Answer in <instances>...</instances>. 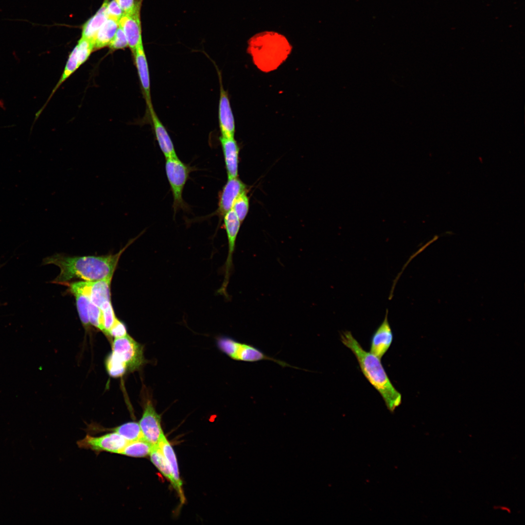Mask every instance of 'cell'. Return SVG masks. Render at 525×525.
Wrapping results in <instances>:
<instances>
[{
    "mask_svg": "<svg viewBox=\"0 0 525 525\" xmlns=\"http://www.w3.org/2000/svg\"><path fill=\"white\" fill-rule=\"evenodd\" d=\"M112 278L95 281H80L69 284L70 292L76 291L88 297L100 308L111 301L110 283Z\"/></svg>",
    "mask_w": 525,
    "mask_h": 525,
    "instance_id": "52a82bcc",
    "label": "cell"
},
{
    "mask_svg": "<svg viewBox=\"0 0 525 525\" xmlns=\"http://www.w3.org/2000/svg\"><path fill=\"white\" fill-rule=\"evenodd\" d=\"M149 455L154 465L172 483V478L167 462L158 445L152 446Z\"/></svg>",
    "mask_w": 525,
    "mask_h": 525,
    "instance_id": "cb8c5ba5",
    "label": "cell"
},
{
    "mask_svg": "<svg viewBox=\"0 0 525 525\" xmlns=\"http://www.w3.org/2000/svg\"><path fill=\"white\" fill-rule=\"evenodd\" d=\"M88 313L89 323L103 331L102 310L99 307L89 301Z\"/></svg>",
    "mask_w": 525,
    "mask_h": 525,
    "instance_id": "f546056e",
    "label": "cell"
},
{
    "mask_svg": "<svg viewBox=\"0 0 525 525\" xmlns=\"http://www.w3.org/2000/svg\"><path fill=\"white\" fill-rule=\"evenodd\" d=\"M223 152L228 178L238 177L239 153L240 148L237 141L233 138L220 136L219 138Z\"/></svg>",
    "mask_w": 525,
    "mask_h": 525,
    "instance_id": "ac0fdd59",
    "label": "cell"
},
{
    "mask_svg": "<svg viewBox=\"0 0 525 525\" xmlns=\"http://www.w3.org/2000/svg\"><path fill=\"white\" fill-rule=\"evenodd\" d=\"M75 48L80 67L88 60L94 50V43L91 40L81 37Z\"/></svg>",
    "mask_w": 525,
    "mask_h": 525,
    "instance_id": "4316f807",
    "label": "cell"
},
{
    "mask_svg": "<svg viewBox=\"0 0 525 525\" xmlns=\"http://www.w3.org/2000/svg\"><path fill=\"white\" fill-rule=\"evenodd\" d=\"M219 349L231 359L246 362L262 360L274 362L283 368L290 367L300 369L286 362L270 356L253 345L239 342L231 337L221 336L217 340Z\"/></svg>",
    "mask_w": 525,
    "mask_h": 525,
    "instance_id": "277c9868",
    "label": "cell"
},
{
    "mask_svg": "<svg viewBox=\"0 0 525 525\" xmlns=\"http://www.w3.org/2000/svg\"><path fill=\"white\" fill-rule=\"evenodd\" d=\"M248 51L256 65L263 62H282L290 53L291 46L282 35L274 31H263L248 40Z\"/></svg>",
    "mask_w": 525,
    "mask_h": 525,
    "instance_id": "3957f363",
    "label": "cell"
},
{
    "mask_svg": "<svg viewBox=\"0 0 525 525\" xmlns=\"http://www.w3.org/2000/svg\"><path fill=\"white\" fill-rule=\"evenodd\" d=\"M217 69L220 83V96L218 106V120L221 136L228 138H234L235 123L230 104L228 94L224 88L222 75Z\"/></svg>",
    "mask_w": 525,
    "mask_h": 525,
    "instance_id": "7c38bea8",
    "label": "cell"
},
{
    "mask_svg": "<svg viewBox=\"0 0 525 525\" xmlns=\"http://www.w3.org/2000/svg\"><path fill=\"white\" fill-rule=\"evenodd\" d=\"M165 171L173 196L175 214L180 209L187 208L183 197V191L191 172V168L178 158H166Z\"/></svg>",
    "mask_w": 525,
    "mask_h": 525,
    "instance_id": "5b68a950",
    "label": "cell"
},
{
    "mask_svg": "<svg viewBox=\"0 0 525 525\" xmlns=\"http://www.w3.org/2000/svg\"><path fill=\"white\" fill-rule=\"evenodd\" d=\"M139 425L144 439L152 446L158 445L164 434L161 425L160 416L157 413L151 400L146 401Z\"/></svg>",
    "mask_w": 525,
    "mask_h": 525,
    "instance_id": "30bf717a",
    "label": "cell"
},
{
    "mask_svg": "<svg viewBox=\"0 0 525 525\" xmlns=\"http://www.w3.org/2000/svg\"><path fill=\"white\" fill-rule=\"evenodd\" d=\"M137 238L115 254L103 256H68L55 254L43 260L44 264H52L58 266L60 272L52 282L66 284L78 279L87 281H95L112 278L119 260L125 249Z\"/></svg>",
    "mask_w": 525,
    "mask_h": 525,
    "instance_id": "6da1fadb",
    "label": "cell"
},
{
    "mask_svg": "<svg viewBox=\"0 0 525 525\" xmlns=\"http://www.w3.org/2000/svg\"><path fill=\"white\" fill-rule=\"evenodd\" d=\"M152 446L144 439L128 442L120 454L135 457H145L150 454Z\"/></svg>",
    "mask_w": 525,
    "mask_h": 525,
    "instance_id": "7402d4cb",
    "label": "cell"
},
{
    "mask_svg": "<svg viewBox=\"0 0 525 525\" xmlns=\"http://www.w3.org/2000/svg\"><path fill=\"white\" fill-rule=\"evenodd\" d=\"M143 0H139L134 10L129 14H123L119 21V25L122 29L132 52L142 43L140 9Z\"/></svg>",
    "mask_w": 525,
    "mask_h": 525,
    "instance_id": "8fae6325",
    "label": "cell"
},
{
    "mask_svg": "<svg viewBox=\"0 0 525 525\" xmlns=\"http://www.w3.org/2000/svg\"><path fill=\"white\" fill-rule=\"evenodd\" d=\"M79 67L78 59L76 54V49L75 47L71 51L68 60L67 61L65 67L62 73V74L56 85L55 87L53 88L50 96L49 97L47 102L45 104L44 106L41 108L38 112H37L35 115V119L36 120L38 117L39 116L41 112L43 111L46 106V104L48 103L51 97L54 93L57 88L61 86V85L68 78H69L77 69Z\"/></svg>",
    "mask_w": 525,
    "mask_h": 525,
    "instance_id": "44dd1931",
    "label": "cell"
},
{
    "mask_svg": "<svg viewBox=\"0 0 525 525\" xmlns=\"http://www.w3.org/2000/svg\"><path fill=\"white\" fill-rule=\"evenodd\" d=\"M105 367L109 375L115 378L122 376L127 371L125 364L112 352L105 360Z\"/></svg>",
    "mask_w": 525,
    "mask_h": 525,
    "instance_id": "d4e9b609",
    "label": "cell"
},
{
    "mask_svg": "<svg viewBox=\"0 0 525 525\" xmlns=\"http://www.w3.org/2000/svg\"><path fill=\"white\" fill-rule=\"evenodd\" d=\"M119 26V22L107 18L97 32L94 39V50L108 46Z\"/></svg>",
    "mask_w": 525,
    "mask_h": 525,
    "instance_id": "ffe728a7",
    "label": "cell"
},
{
    "mask_svg": "<svg viewBox=\"0 0 525 525\" xmlns=\"http://www.w3.org/2000/svg\"><path fill=\"white\" fill-rule=\"evenodd\" d=\"M112 352L125 364L128 371L139 369L146 363L143 347L128 334L114 339Z\"/></svg>",
    "mask_w": 525,
    "mask_h": 525,
    "instance_id": "8992f818",
    "label": "cell"
},
{
    "mask_svg": "<svg viewBox=\"0 0 525 525\" xmlns=\"http://www.w3.org/2000/svg\"><path fill=\"white\" fill-rule=\"evenodd\" d=\"M249 198L246 191L242 193L235 200L232 210L242 223L245 218L249 210Z\"/></svg>",
    "mask_w": 525,
    "mask_h": 525,
    "instance_id": "83f0119b",
    "label": "cell"
},
{
    "mask_svg": "<svg viewBox=\"0 0 525 525\" xmlns=\"http://www.w3.org/2000/svg\"><path fill=\"white\" fill-rule=\"evenodd\" d=\"M103 315V331L107 333L117 319L111 301L100 308Z\"/></svg>",
    "mask_w": 525,
    "mask_h": 525,
    "instance_id": "f1b7e54d",
    "label": "cell"
},
{
    "mask_svg": "<svg viewBox=\"0 0 525 525\" xmlns=\"http://www.w3.org/2000/svg\"><path fill=\"white\" fill-rule=\"evenodd\" d=\"M111 50L124 49L128 47L126 36L122 29L119 26L114 38L108 46Z\"/></svg>",
    "mask_w": 525,
    "mask_h": 525,
    "instance_id": "4dcf8cb0",
    "label": "cell"
},
{
    "mask_svg": "<svg viewBox=\"0 0 525 525\" xmlns=\"http://www.w3.org/2000/svg\"><path fill=\"white\" fill-rule=\"evenodd\" d=\"M246 186L239 178H228L226 184L219 195L218 209L215 212L220 218L231 210L236 199L242 193L246 191Z\"/></svg>",
    "mask_w": 525,
    "mask_h": 525,
    "instance_id": "4fadbf2b",
    "label": "cell"
},
{
    "mask_svg": "<svg viewBox=\"0 0 525 525\" xmlns=\"http://www.w3.org/2000/svg\"><path fill=\"white\" fill-rule=\"evenodd\" d=\"M167 463L172 478V485L178 494L182 503L185 502L182 483L179 476L177 462L172 446L163 434L158 444Z\"/></svg>",
    "mask_w": 525,
    "mask_h": 525,
    "instance_id": "9a60e30c",
    "label": "cell"
},
{
    "mask_svg": "<svg viewBox=\"0 0 525 525\" xmlns=\"http://www.w3.org/2000/svg\"><path fill=\"white\" fill-rule=\"evenodd\" d=\"M128 442L118 434L113 432L99 437L87 435L77 442L82 448L94 452H107L120 454Z\"/></svg>",
    "mask_w": 525,
    "mask_h": 525,
    "instance_id": "9c48e42d",
    "label": "cell"
},
{
    "mask_svg": "<svg viewBox=\"0 0 525 525\" xmlns=\"http://www.w3.org/2000/svg\"><path fill=\"white\" fill-rule=\"evenodd\" d=\"M106 12L108 18L118 22L123 14L122 9L116 0H112L108 2Z\"/></svg>",
    "mask_w": 525,
    "mask_h": 525,
    "instance_id": "1f68e13d",
    "label": "cell"
},
{
    "mask_svg": "<svg viewBox=\"0 0 525 525\" xmlns=\"http://www.w3.org/2000/svg\"><path fill=\"white\" fill-rule=\"evenodd\" d=\"M107 334L114 338L122 337L127 334L125 325L117 318Z\"/></svg>",
    "mask_w": 525,
    "mask_h": 525,
    "instance_id": "d6a6232c",
    "label": "cell"
},
{
    "mask_svg": "<svg viewBox=\"0 0 525 525\" xmlns=\"http://www.w3.org/2000/svg\"><path fill=\"white\" fill-rule=\"evenodd\" d=\"M156 140L166 159L177 158L173 141L153 107L148 110Z\"/></svg>",
    "mask_w": 525,
    "mask_h": 525,
    "instance_id": "e0dca14e",
    "label": "cell"
},
{
    "mask_svg": "<svg viewBox=\"0 0 525 525\" xmlns=\"http://www.w3.org/2000/svg\"><path fill=\"white\" fill-rule=\"evenodd\" d=\"M75 298L76 306L80 318L85 326L89 324L88 319V305L89 300L84 294L76 292H71Z\"/></svg>",
    "mask_w": 525,
    "mask_h": 525,
    "instance_id": "484cf974",
    "label": "cell"
},
{
    "mask_svg": "<svg viewBox=\"0 0 525 525\" xmlns=\"http://www.w3.org/2000/svg\"><path fill=\"white\" fill-rule=\"evenodd\" d=\"M388 311L386 309L384 319L373 333L371 339L370 351L371 353L381 359L391 345L393 334L388 319Z\"/></svg>",
    "mask_w": 525,
    "mask_h": 525,
    "instance_id": "5bb4252c",
    "label": "cell"
},
{
    "mask_svg": "<svg viewBox=\"0 0 525 525\" xmlns=\"http://www.w3.org/2000/svg\"><path fill=\"white\" fill-rule=\"evenodd\" d=\"M340 339L354 354L363 374L381 395L387 408L394 412L402 403V395L392 384L381 359L365 350L350 331L342 332Z\"/></svg>",
    "mask_w": 525,
    "mask_h": 525,
    "instance_id": "7a4b0ae2",
    "label": "cell"
},
{
    "mask_svg": "<svg viewBox=\"0 0 525 525\" xmlns=\"http://www.w3.org/2000/svg\"><path fill=\"white\" fill-rule=\"evenodd\" d=\"M111 431L122 437L128 442L144 439L139 423L136 422L123 423L112 429Z\"/></svg>",
    "mask_w": 525,
    "mask_h": 525,
    "instance_id": "603a6c76",
    "label": "cell"
},
{
    "mask_svg": "<svg viewBox=\"0 0 525 525\" xmlns=\"http://www.w3.org/2000/svg\"><path fill=\"white\" fill-rule=\"evenodd\" d=\"M141 87L148 110L153 107L150 92V80L148 62L143 43L132 52Z\"/></svg>",
    "mask_w": 525,
    "mask_h": 525,
    "instance_id": "2e32d148",
    "label": "cell"
},
{
    "mask_svg": "<svg viewBox=\"0 0 525 525\" xmlns=\"http://www.w3.org/2000/svg\"><path fill=\"white\" fill-rule=\"evenodd\" d=\"M223 218L228 238V251L225 264V278L222 286L218 290V292L222 295H226L227 294V287L229 282L230 274L233 269L232 256L235 249L236 238L240 229L241 222L232 209L227 212Z\"/></svg>",
    "mask_w": 525,
    "mask_h": 525,
    "instance_id": "ba28073f",
    "label": "cell"
},
{
    "mask_svg": "<svg viewBox=\"0 0 525 525\" xmlns=\"http://www.w3.org/2000/svg\"><path fill=\"white\" fill-rule=\"evenodd\" d=\"M108 2L109 0H104L102 6L96 14L84 24L82 27V37L93 42L97 32L108 18L106 9Z\"/></svg>",
    "mask_w": 525,
    "mask_h": 525,
    "instance_id": "d6986e66",
    "label": "cell"
},
{
    "mask_svg": "<svg viewBox=\"0 0 525 525\" xmlns=\"http://www.w3.org/2000/svg\"><path fill=\"white\" fill-rule=\"evenodd\" d=\"M122 9L123 14L132 12L137 6L139 0H116Z\"/></svg>",
    "mask_w": 525,
    "mask_h": 525,
    "instance_id": "836d02e7",
    "label": "cell"
}]
</instances>
